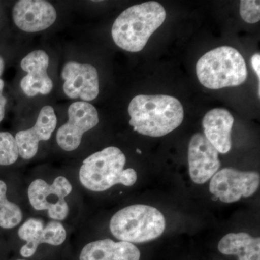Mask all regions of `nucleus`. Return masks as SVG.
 Returning <instances> with one entry per match:
<instances>
[{
  "label": "nucleus",
  "instance_id": "obj_22",
  "mask_svg": "<svg viewBox=\"0 0 260 260\" xmlns=\"http://www.w3.org/2000/svg\"><path fill=\"white\" fill-rule=\"evenodd\" d=\"M251 66L258 76V79L260 80V55L259 53L252 56L251 59Z\"/></svg>",
  "mask_w": 260,
  "mask_h": 260
},
{
  "label": "nucleus",
  "instance_id": "obj_21",
  "mask_svg": "<svg viewBox=\"0 0 260 260\" xmlns=\"http://www.w3.org/2000/svg\"><path fill=\"white\" fill-rule=\"evenodd\" d=\"M4 80L0 79V123L4 119L5 115V107L7 104V99L3 95L4 90Z\"/></svg>",
  "mask_w": 260,
  "mask_h": 260
},
{
  "label": "nucleus",
  "instance_id": "obj_20",
  "mask_svg": "<svg viewBox=\"0 0 260 260\" xmlns=\"http://www.w3.org/2000/svg\"><path fill=\"white\" fill-rule=\"evenodd\" d=\"M239 12L241 17L246 23H257L260 20V2L257 0H242Z\"/></svg>",
  "mask_w": 260,
  "mask_h": 260
},
{
  "label": "nucleus",
  "instance_id": "obj_3",
  "mask_svg": "<svg viewBox=\"0 0 260 260\" xmlns=\"http://www.w3.org/2000/svg\"><path fill=\"white\" fill-rule=\"evenodd\" d=\"M126 157L120 149L108 147L85 158L80 167L79 180L88 190L101 192L116 184L134 185L138 179L136 171L124 169Z\"/></svg>",
  "mask_w": 260,
  "mask_h": 260
},
{
  "label": "nucleus",
  "instance_id": "obj_17",
  "mask_svg": "<svg viewBox=\"0 0 260 260\" xmlns=\"http://www.w3.org/2000/svg\"><path fill=\"white\" fill-rule=\"evenodd\" d=\"M218 250L226 255H237L239 260H260L259 237L246 233H231L222 238Z\"/></svg>",
  "mask_w": 260,
  "mask_h": 260
},
{
  "label": "nucleus",
  "instance_id": "obj_7",
  "mask_svg": "<svg viewBox=\"0 0 260 260\" xmlns=\"http://www.w3.org/2000/svg\"><path fill=\"white\" fill-rule=\"evenodd\" d=\"M259 184L260 177L257 172H241L225 168L211 178L210 191L223 203H232L254 194L259 189Z\"/></svg>",
  "mask_w": 260,
  "mask_h": 260
},
{
  "label": "nucleus",
  "instance_id": "obj_25",
  "mask_svg": "<svg viewBox=\"0 0 260 260\" xmlns=\"http://www.w3.org/2000/svg\"><path fill=\"white\" fill-rule=\"evenodd\" d=\"M17 260H26V259H17Z\"/></svg>",
  "mask_w": 260,
  "mask_h": 260
},
{
  "label": "nucleus",
  "instance_id": "obj_12",
  "mask_svg": "<svg viewBox=\"0 0 260 260\" xmlns=\"http://www.w3.org/2000/svg\"><path fill=\"white\" fill-rule=\"evenodd\" d=\"M56 17L54 7L44 0H20L13 7V21L24 32L46 30L54 23Z\"/></svg>",
  "mask_w": 260,
  "mask_h": 260
},
{
  "label": "nucleus",
  "instance_id": "obj_8",
  "mask_svg": "<svg viewBox=\"0 0 260 260\" xmlns=\"http://www.w3.org/2000/svg\"><path fill=\"white\" fill-rule=\"evenodd\" d=\"M97 109L90 103L74 102L68 109V121L56 133L59 148L71 152L79 148L83 135L99 124Z\"/></svg>",
  "mask_w": 260,
  "mask_h": 260
},
{
  "label": "nucleus",
  "instance_id": "obj_13",
  "mask_svg": "<svg viewBox=\"0 0 260 260\" xmlns=\"http://www.w3.org/2000/svg\"><path fill=\"white\" fill-rule=\"evenodd\" d=\"M57 118L51 106L41 109L35 125L30 129L19 131L15 139L18 145L19 155L25 160H30L37 155L41 141L50 139L56 129Z\"/></svg>",
  "mask_w": 260,
  "mask_h": 260
},
{
  "label": "nucleus",
  "instance_id": "obj_11",
  "mask_svg": "<svg viewBox=\"0 0 260 260\" xmlns=\"http://www.w3.org/2000/svg\"><path fill=\"white\" fill-rule=\"evenodd\" d=\"M188 162L191 180L198 184L207 182L220 167L218 152L200 133L193 135L189 141Z\"/></svg>",
  "mask_w": 260,
  "mask_h": 260
},
{
  "label": "nucleus",
  "instance_id": "obj_2",
  "mask_svg": "<svg viewBox=\"0 0 260 260\" xmlns=\"http://www.w3.org/2000/svg\"><path fill=\"white\" fill-rule=\"evenodd\" d=\"M167 12L160 3L146 2L123 11L113 24L114 43L129 52L143 50L152 34L165 21Z\"/></svg>",
  "mask_w": 260,
  "mask_h": 260
},
{
  "label": "nucleus",
  "instance_id": "obj_23",
  "mask_svg": "<svg viewBox=\"0 0 260 260\" xmlns=\"http://www.w3.org/2000/svg\"><path fill=\"white\" fill-rule=\"evenodd\" d=\"M5 67V62L4 59H3V56L0 55V77L3 75V73H4Z\"/></svg>",
  "mask_w": 260,
  "mask_h": 260
},
{
  "label": "nucleus",
  "instance_id": "obj_5",
  "mask_svg": "<svg viewBox=\"0 0 260 260\" xmlns=\"http://www.w3.org/2000/svg\"><path fill=\"white\" fill-rule=\"evenodd\" d=\"M109 227L116 239L134 244L160 237L165 231L166 220L161 212L153 207L133 205L116 212Z\"/></svg>",
  "mask_w": 260,
  "mask_h": 260
},
{
  "label": "nucleus",
  "instance_id": "obj_18",
  "mask_svg": "<svg viewBox=\"0 0 260 260\" xmlns=\"http://www.w3.org/2000/svg\"><path fill=\"white\" fill-rule=\"evenodd\" d=\"M8 186L0 180V227L12 229L18 226L23 219V213L20 207L7 198Z\"/></svg>",
  "mask_w": 260,
  "mask_h": 260
},
{
  "label": "nucleus",
  "instance_id": "obj_14",
  "mask_svg": "<svg viewBox=\"0 0 260 260\" xmlns=\"http://www.w3.org/2000/svg\"><path fill=\"white\" fill-rule=\"evenodd\" d=\"M49 64V55L43 50L32 51L22 59L20 67L27 75L20 81V88L27 96L51 93L53 82L47 73Z\"/></svg>",
  "mask_w": 260,
  "mask_h": 260
},
{
  "label": "nucleus",
  "instance_id": "obj_19",
  "mask_svg": "<svg viewBox=\"0 0 260 260\" xmlns=\"http://www.w3.org/2000/svg\"><path fill=\"white\" fill-rule=\"evenodd\" d=\"M19 152L15 137L8 132H0V166H10L18 160Z\"/></svg>",
  "mask_w": 260,
  "mask_h": 260
},
{
  "label": "nucleus",
  "instance_id": "obj_10",
  "mask_svg": "<svg viewBox=\"0 0 260 260\" xmlns=\"http://www.w3.org/2000/svg\"><path fill=\"white\" fill-rule=\"evenodd\" d=\"M61 78L64 81V93L70 99H80L87 102L99 95V74L93 65L68 61L63 67Z\"/></svg>",
  "mask_w": 260,
  "mask_h": 260
},
{
  "label": "nucleus",
  "instance_id": "obj_16",
  "mask_svg": "<svg viewBox=\"0 0 260 260\" xmlns=\"http://www.w3.org/2000/svg\"><path fill=\"white\" fill-rule=\"evenodd\" d=\"M140 251L135 244L106 239L86 244L80 260H140Z\"/></svg>",
  "mask_w": 260,
  "mask_h": 260
},
{
  "label": "nucleus",
  "instance_id": "obj_15",
  "mask_svg": "<svg viewBox=\"0 0 260 260\" xmlns=\"http://www.w3.org/2000/svg\"><path fill=\"white\" fill-rule=\"evenodd\" d=\"M234 118L229 111L221 108L210 110L204 116V136L218 153L225 154L232 149V130Z\"/></svg>",
  "mask_w": 260,
  "mask_h": 260
},
{
  "label": "nucleus",
  "instance_id": "obj_6",
  "mask_svg": "<svg viewBox=\"0 0 260 260\" xmlns=\"http://www.w3.org/2000/svg\"><path fill=\"white\" fill-rule=\"evenodd\" d=\"M72 191L71 183L62 176L56 177L51 184L44 179H35L28 186L29 203L38 211H47L53 220L63 221L70 213L66 198Z\"/></svg>",
  "mask_w": 260,
  "mask_h": 260
},
{
  "label": "nucleus",
  "instance_id": "obj_24",
  "mask_svg": "<svg viewBox=\"0 0 260 260\" xmlns=\"http://www.w3.org/2000/svg\"><path fill=\"white\" fill-rule=\"evenodd\" d=\"M137 152H138V153H140V154H141L142 153V152L140 151V150H139V149H137V150H136Z\"/></svg>",
  "mask_w": 260,
  "mask_h": 260
},
{
  "label": "nucleus",
  "instance_id": "obj_4",
  "mask_svg": "<svg viewBox=\"0 0 260 260\" xmlns=\"http://www.w3.org/2000/svg\"><path fill=\"white\" fill-rule=\"evenodd\" d=\"M196 73L205 88L218 90L242 85L247 78V68L242 54L223 46L208 51L198 60Z\"/></svg>",
  "mask_w": 260,
  "mask_h": 260
},
{
  "label": "nucleus",
  "instance_id": "obj_1",
  "mask_svg": "<svg viewBox=\"0 0 260 260\" xmlns=\"http://www.w3.org/2000/svg\"><path fill=\"white\" fill-rule=\"evenodd\" d=\"M128 112L135 131L153 138L172 133L184 119L181 102L167 95H136L129 103Z\"/></svg>",
  "mask_w": 260,
  "mask_h": 260
},
{
  "label": "nucleus",
  "instance_id": "obj_9",
  "mask_svg": "<svg viewBox=\"0 0 260 260\" xmlns=\"http://www.w3.org/2000/svg\"><path fill=\"white\" fill-rule=\"evenodd\" d=\"M18 235L26 242L20 249V255L29 258L35 254L41 244L61 245L66 240L67 231L61 222L51 220L45 225L42 219L30 218L19 228Z\"/></svg>",
  "mask_w": 260,
  "mask_h": 260
}]
</instances>
